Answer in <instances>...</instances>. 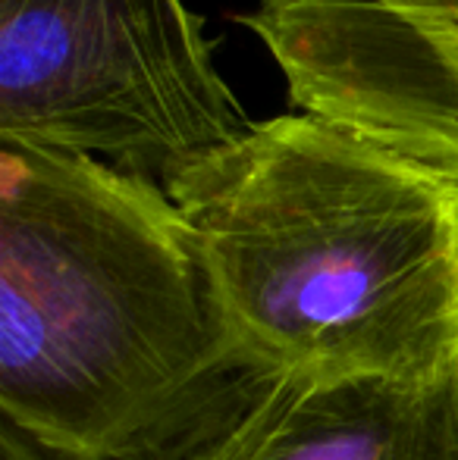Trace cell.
Masks as SVG:
<instances>
[{
    "label": "cell",
    "mask_w": 458,
    "mask_h": 460,
    "mask_svg": "<svg viewBox=\"0 0 458 460\" xmlns=\"http://www.w3.org/2000/svg\"><path fill=\"white\" fill-rule=\"evenodd\" d=\"M274 379L164 185L0 141V411L60 460H198Z\"/></svg>",
    "instance_id": "6da1fadb"
},
{
    "label": "cell",
    "mask_w": 458,
    "mask_h": 460,
    "mask_svg": "<svg viewBox=\"0 0 458 460\" xmlns=\"http://www.w3.org/2000/svg\"><path fill=\"white\" fill-rule=\"evenodd\" d=\"M238 339L270 373L458 367V185L311 113L164 182Z\"/></svg>",
    "instance_id": "7a4b0ae2"
},
{
    "label": "cell",
    "mask_w": 458,
    "mask_h": 460,
    "mask_svg": "<svg viewBox=\"0 0 458 460\" xmlns=\"http://www.w3.org/2000/svg\"><path fill=\"white\" fill-rule=\"evenodd\" d=\"M248 128L185 0H0V141L164 185Z\"/></svg>",
    "instance_id": "3957f363"
},
{
    "label": "cell",
    "mask_w": 458,
    "mask_h": 460,
    "mask_svg": "<svg viewBox=\"0 0 458 460\" xmlns=\"http://www.w3.org/2000/svg\"><path fill=\"white\" fill-rule=\"evenodd\" d=\"M242 25L301 113L458 185V0H257Z\"/></svg>",
    "instance_id": "277c9868"
},
{
    "label": "cell",
    "mask_w": 458,
    "mask_h": 460,
    "mask_svg": "<svg viewBox=\"0 0 458 460\" xmlns=\"http://www.w3.org/2000/svg\"><path fill=\"white\" fill-rule=\"evenodd\" d=\"M198 460H458V367L436 379L276 373Z\"/></svg>",
    "instance_id": "5b68a950"
},
{
    "label": "cell",
    "mask_w": 458,
    "mask_h": 460,
    "mask_svg": "<svg viewBox=\"0 0 458 460\" xmlns=\"http://www.w3.org/2000/svg\"><path fill=\"white\" fill-rule=\"evenodd\" d=\"M0 460H50V457L31 438H25L19 429L4 423L0 426Z\"/></svg>",
    "instance_id": "8992f818"
}]
</instances>
